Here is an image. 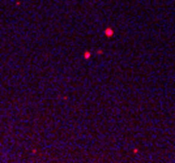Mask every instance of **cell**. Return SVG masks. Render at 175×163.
I'll return each mask as SVG.
<instances>
[{"mask_svg":"<svg viewBox=\"0 0 175 163\" xmlns=\"http://www.w3.org/2000/svg\"><path fill=\"white\" fill-rule=\"evenodd\" d=\"M106 34L109 35V37H111V34H112V30H111V29H107V30H106Z\"/></svg>","mask_w":175,"mask_h":163,"instance_id":"1","label":"cell"}]
</instances>
